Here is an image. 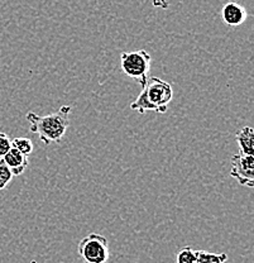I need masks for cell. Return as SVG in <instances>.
I'll use <instances>...</instances> for the list:
<instances>
[{
    "label": "cell",
    "mask_w": 254,
    "mask_h": 263,
    "mask_svg": "<svg viewBox=\"0 0 254 263\" xmlns=\"http://www.w3.org/2000/svg\"><path fill=\"white\" fill-rule=\"evenodd\" d=\"M12 148V139L9 138L7 133L4 132H0V161L5 157L8 152Z\"/></svg>",
    "instance_id": "4fadbf2b"
},
{
    "label": "cell",
    "mask_w": 254,
    "mask_h": 263,
    "mask_svg": "<svg viewBox=\"0 0 254 263\" xmlns=\"http://www.w3.org/2000/svg\"><path fill=\"white\" fill-rule=\"evenodd\" d=\"M12 148L17 149L18 152H21L22 155L29 157L32 152H33V143L29 138H26V137H18V138H14L12 141Z\"/></svg>",
    "instance_id": "30bf717a"
},
{
    "label": "cell",
    "mask_w": 254,
    "mask_h": 263,
    "mask_svg": "<svg viewBox=\"0 0 254 263\" xmlns=\"http://www.w3.org/2000/svg\"><path fill=\"white\" fill-rule=\"evenodd\" d=\"M79 253L86 263H106L110 257L108 239L99 233H90L79 243Z\"/></svg>",
    "instance_id": "277c9868"
},
{
    "label": "cell",
    "mask_w": 254,
    "mask_h": 263,
    "mask_svg": "<svg viewBox=\"0 0 254 263\" xmlns=\"http://www.w3.org/2000/svg\"><path fill=\"white\" fill-rule=\"evenodd\" d=\"M153 2V5H154L155 8H162V9H167L169 7L167 0H152Z\"/></svg>",
    "instance_id": "5bb4252c"
},
{
    "label": "cell",
    "mask_w": 254,
    "mask_h": 263,
    "mask_svg": "<svg viewBox=\"0 0 254 263\" xmlns=\"http://www.w3.org/2000/svg\"><path fill=\"white\" fill-rule=\"evenodd\" d=\"M172 98H173V89L169 82L158 78H151L148 79V82L135 101L132 103L130 109L138 111L139 114H144L147 111L163 114L167 111Z\"/></svg>",
    "instance_id": "7a4b0ae2"
},
{
    "label": "cell",
    "mask_w": 254,
    "mask_h": 263,
    "mask_svg": "<svg viewBox=\"0 0 254 263\" xmlns=\"http://www.w3.org/2000/svg\"><path fill=\"white\" fill-rule=\"evenodd\" d=\"M230 176L242 186H254V156L239 152L231 157Z\"/></svg>",
    "instance_id": "5b68a950"
},
{
    "label": "cell",
    "mask_w": 254,
    "mask_h": 263,
    "mask_svg": "<svg viewBox=\"0 0 254 263\" xmlns=\"http://www.w3.org/2000/svg\"><path fill=\"white\" fill-rule=\"evenodd\" d=\"M122 61V71L130 79H134L142 85L146 86L148 82V73L151 70L152 57L144 49H138L133 52H123L120 54Z\"/></svg>",
    "instance_id": "3957f363"
},
{
    "label": "cell",
    "mask_w": 254,
    "mask_h": 263,
    "mask_svg": "<svg viewBox=\"0 0 254 263\" xmlns=\"http://www.w3.org/2000/svg\"><path fill=\"white\" fill-rule=\"evenodd\" d=\"M13 174L10 172V170L8 168L7 164L4 163V161H0V190H4L13 180Z\"/></svg>",
    "instance_id": "7c38bea8"
},
{
    "label": "cell",
    "mask_w": 254,
    "mask_h": 263,
    "mask_svg": "<svg viewBox=\"0 0 254 263\" xmlns=\"http://www.w3.org/2000/svg\"><path fill=\"white\" fill-rule=\"evenodd\" d=\"M3 161L7 164L8 168L10 170L13 176H19V175L23 174L29 164V158L27 156L22 155L21 152H18L14 148H10V151L5 155Z\"/></svg>",
    "instance_id": "52a82bcc"
},
{
    "label": "cell",
    "mask_w": 254,
    "mask_h": 263,
    "mask_svg": "<svg viewBox=\"0 0 254 263\" xmlns=\"http://www.w3.org/2000/svg\"><path fill=\"white\" fill-rule=\"evenodd\" d=\"M236 139L239 146V152L244 155L253 156L254 153V129L250 127H244L236 134Z\"/></svg>",
    "instance_id": "ba28073f"
},
{
    "label": "cell",
    "mask_w": 254,
    "mask_h": 263,
    "mask_svg": "<svg viewBox=\"0 0 254 263\" xmlns=\"http://www.w3.org/2000/svg\"><path fill=\"white\" fill-rule=\"evenodd\" d=\"M176 263H196V251L191 247H185L177 253Z\"/></svg>",
    "instance_id": "8fae6325"
},
{
    "label": "cell",
    "mask_w": 254,
    "mask_h": 263,
    "mask_svg": "<svg viewBox=\"0 0 254 263\" xmlns=\"http://www.w3.org/2000/svg\"><path fill=\"white\" fill-rule=\"evenodd\" d=\"M72 110L70 105L61 106L58 111L48 115H37L29 111L26 119L29 123V130L37 134L45 144L58 143L66 134L68 124H70V113Z\"/></svg>",
    "instance_id": "6da1fadb"
},
{
    "label": "cell",
    "mask_w": 254,
    "mask_h": 263,
    "mask_svg": "<svg viewBox=\"0 0 254 263\" xmlns=\"http://www.w3.org/2000/svg\"><path fill=\"white\" fill-rule=\"evenodd\" d=\"M228 256L225 253H210L206 251H196V263H225Z\"/></svg>",
    "instance_id": "9c48e42d"
},
{
    "label": "cell",
    "mask_w": 254,
    "mask_h": 263,
    "mask_svg": "<svg viewBox=\"0 0 254 263\" xmlns=\"http://www.w3.org/2000/svg\"><path fill=\"white\" fill-rule=\"evenodd\" d=\"M247 10L238 3L230 2L225 4L221 9V18L229 27H238L247 21Z\"/></svg>",
    "instance_id": "8992f818"
}]
</instances>
